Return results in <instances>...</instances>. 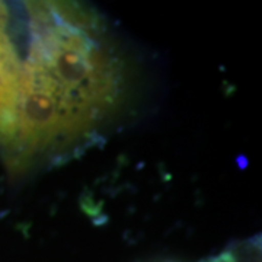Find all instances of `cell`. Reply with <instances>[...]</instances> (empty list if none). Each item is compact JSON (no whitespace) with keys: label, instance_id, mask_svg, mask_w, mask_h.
Listing matches in <instances>:
<instances>
[{"label":"cell","instance_id":"6da1fadb","mask_svg":"<svg viewBox=\"0 0 262 262\" xmlns=\"http://www.w3.org/2000/svg\"><path fill=\"white\" fill-rule=\"evenodd\" d=\"M22 61L9 37H0V146L15 147L18 137Z\"/></svg>","mask_w":262,"mask_h":262},{"label":"cell","instance_id":"7a4b0ae2","mask_svg":"<svg viewBox=\"0 0 262 262\" xmlns=\"http://www.w3.org/2000/svg\"><path fill=\"white\" fill-rule=\"evenodd\" d=\"M208 262H245V255H239L237 252H232V251H229V252L222 253V255H219V256H215L213 259H210Z\"/></svg>","mask_w":262,"mask_h":262}]
</instances>
